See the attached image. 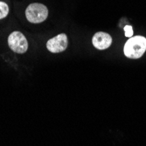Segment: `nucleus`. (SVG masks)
<instances>
[{"instance_id": "1", "label": "nucleus", "mask_w": 146, "mask_h": 146, "mask_svg": "<svg viewBox=\"0 0 146 146\" xmlns=\"http://www.w3.org/2000/svg\"><path fill=\"white\" fill-rule=\"evenodd\" d=\"M146 51V38L143 36L131 37L124 45L123 52L129 59H139Z\"/></svg>"}, {"instance_id": "2", "label": "nucleus", "mask_w": 146, "mask_h": 146, "mask_svg": "<svg viewBox=\"0 0 146 146\" xmlns=\"http://www.w3.org/2000/svg\"><path fill=\"white\" fill-rule=\"evenodd\" d=\"M48 16V9L46 5L33 3L27 6L25 10V17L27 20L33 24L41 23L46 19Z\"/></svg>"}, {"instance_id": "3", "label": "nucleus", "mask_w": 146, "mask_h": 146, "mask_svg": "<svg viewBox=\"0 0 146 146\" xmlns=\"http://www.w3.org/2000/svg\"><path fill=\"white\" fill-rule=\"evenodd\" d=\"M9 47L17 54H24L28 49V42L23 33L20 32H13L8 37Z\"/></svg>"}, {"instance_id": "4", "label": "nucleus", "mask_w": 146, "mask_h": 146, "mask_svg": "<svg viewBox=\"0 0 146 146\" xmlns=\"http://www.w3.org/2000/svg\"><path fill=\"white\" fill-rule=\"evenodd\" d=\"M68 37L65 33H60L47 41L46 47L48 51L54 54H58V52H64L68 47Z\"/></svg>"}, {"instance_id": "5", "label": "nucleus", "mask_w": 146, "mask_h": 146, "mask_svg": "<svg viewBox=\"0 0 146 146\" xmlns=\"http://www.w3.org/2000/svg\"><path fill=\"white\" fill-rule=\"evenodd\" d=\"M92 43L94 46L99 50H104L109 48L112 44L111 36L104 32L96 33L92 38Z\"/></svg>"}, {"instance_id": "6", "label": "nucleus", "mask_w": 146, "mask_h": 146, "mask_svg": "<svg viewBox=\"0 0 146 146\" xmlns=\"http://www.w3.org/2000/svg\"><path fill=\"white\" fill-rule=\"evenodd\" d=\"M9 13V7L6 3L0 2V19L5 18Z\"/></svg>"}, {"instance_id": "7", "label": "nucleus", "mask_w": 146, "mask_h": 146, "mask_svg": "<svg viewBox=\"0 0 146 146\" xmlns=\"http://www.w3.org/2000/svg\"><path fill=\"white\" fill-rule=\"evenodd\" d=\"M124 33L125 36L128 38H131L133 35V28H132L131 25H126L124 27Z\"/></svg>"}]
</instances>
